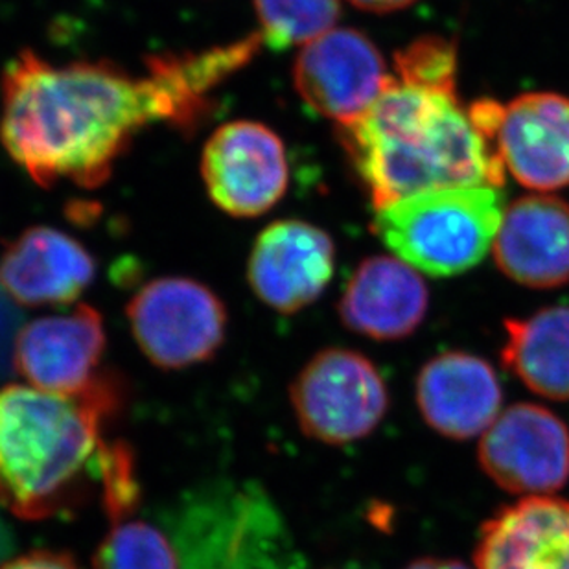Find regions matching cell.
<instances>
[{
	"mask_svg": "<svg viewBox=\"0 0 569 569\" xmlns=\"http://www.w3.org/2000/svg\"><path fill=\"white\" fill-rule=\"evenodd\" d=\"M476 569H569V501L531 496L485 521Z\"/></svg>",
	"mask_w": 569,
	"mask_h": 569,
	"instance_id": "17",
	"label": "cell"
},
{
	"mask_svg": "<svg viewBox=\"0 0 569 569\" xmlns=\"http://www.w3.org/2000/svg\"><path fill=\"white\" fill-rule=\"evenodd\" d=\"M333 569H350V568H333Z\"/></svg>",
	"mask_w": 569,
	"mask_h": 569,
	"instance_id": "27",
	"label": "cell"
},
{
	"mask_svg": "<svg viewBox=\"0 0 569 569\" xmlns=\"http://www.w3.org/2000/svg\"><path fill=\"white\" fill-rule=\"evenodd\" d=\"M430 291L400 258L371 257L358 266L338 305L345 327L375 341L406 339L425 322Z\"/></svg>",
	"mask_w": 569,
	"mask_h": 569,
	"instance_id": "15",
	"label": "cell"
},
{
	"mask_svg": "<svg viewBox=\"0 0 569 569\" xmlns=\"http://www.w3.org/2000/svg\"><path fill=\"white\" fill-rule=\"evenodd\" d=\"M94 569H179L178 551L159 527L148 521L114 523L103 538Z\"/></svg>",
	"mask_w": 569,
	"mask_h": 569,
	"instance_id": "20",
	"label": "cell"
},
{
	"mask_svg": "<svg viewBox=\"0 0 569 569\" xmlns=\"http://www.w3.org/2000/svg\"><path fill=\"white\" fill-rule=\"evenodd\" d=\"M360 10L372 11V13H389V11L403 10L415 4L417 0H349Z\"/></svg>",
	"mask_w": 569,
	"mask_h": 569,
	"instance_id": "24",
	"label": "cell"
},
{
	"mask_svg": "<svg viewBox=\"0 0 569 569\" xmlns=\"http://www.w3.org/2000/svg\"><path fill=\"white\" fill-rule=\"evenodd\" d=\"M22 313L19 305L11 301L0 286V380L10 375L13 367V350L21 330Z\"/></svg>",
	"mask_w": 569,
	"mask_h": 569,
	"instance_id": "22",
	"label": "cell"
},
{
	"mask_svg": "<svg viewBox=\"0 0 569 569\" xmlns=\"http://www.w3.org/2000/svg\"><path fill=\"white\" fill-rule=\"evenodd\" d=\"M297 425L322 445L371 436L389 411L386 378L367 356L350 349L317 352L290 387Z\"/></svg>",
	"mask_w": 569,
	"mask_h": 569,
	"instance_id": "5",
	"label": "cell"
},
{
	"mask_svg": "<svg viewBox=\"0 0 569 569\" xmlns=\"http://www.w3.org/2000/svg\"><path fill=\"white\" fill-rule=\"evenodd\" d=\"M415 398L431 430L451 441H468L483 436L500 417L503 389L489 361L448 350L420 369Z\"/></svg>",
	"mask_w": 569,
	"mask_h": 569,
	"instance_id": "13",
	"label": "cell"
},
{
	"mask_svg": "<svg viewBox=\"0 0 569 569\" xmlns=\"http://www.w3.org/2000/svg\"><path fill=\"white\" fill-rule=\"evenodd\" d=\"M391 78L377 44L355 28H333L305 44L293 67L302 102L336 126L366 114Z\"/></svg>",
	"mask_w": 569,
	"mask_h": 569,
	"instance_id": "10",
	"label": "cell"
},
{
	"mask_svg": "<svg viewBox=\"0 0 569 569\" xmlns=\"http://www.w3.org/2000/svg\"><path fill=\"white\" fill-rule=\"evenodd\" d=\"M336 131L377 210L415 193L462 184L500 189L506 181L495 146L479 133L457 89L392 76L366 114Z\"/></svg>",
	"mask_w": 569,
	"mask_h": 569,
	"instance_id": "3",
	"label": "cell"
},
{
	"mask_svg": "<svg viewBox=\"0 0 569 569\" xmlns=\"http://www.w3.org/2000/svg\"><path fill=\"white\" fill-rule=\"evenodd\" d=\"M117 372L76 397L32 386L0 389V506L22 520L72 515L98 495L111 520L140 500L133 451L106 430L124 409Z\"/></svg>",
	"mask_w": 569,
	"mask_h": 569,
	"instance_id": "2",
	"label": "cell"
},
{
	"mask_svg": "<svg viewBox=\"0 0 569 569\" xmlns=\"http://www.w3.org/2000/svg\"><path fill=\"white\" fill-rule=\"evenodd\" d=\"M6 549H8V535H6L4 529L0 526V557L6 553Z\"/></svg>",
	"mask_w": 569,
	"mask_h": 569,
	"instance_id": "26",
	"label": "cell"
},
{
	"mask_svg": "<svg viewBox=\"0 0 569 569\" xmlns=\"http://www.w3.org/2000/svg\"><path fill=\"white\" fill-rule=\"evenodd\" d=\"M106 327L100 313L81 305L67 316H49L19 330L13 367L39 391L76 397L102 378Z\"/></svg>",
	"mask_w": 569,
	"mask_h": 569,
	"instance_id": "11",
	"label": "cell"
},
{
	"mask_svg": "<svg viewBox=\"0 0 569 569\" xmlns=\"http://www.w3.org/2000/svg\"><path fill=\"white\" fill-rule=\"evenodd\" d=\"M478 459L510 495H551L569 479L568 426L543 406L515 403L481 436Z\"/></svg>",
	"mask_w": 569,
	"mask_h": 569,
	"instance_id": "9",
	"label": "cell"
},
{
	"mask_svg": "<svg viewBox=\"0 0 569 569\" xmlns=\"http://www.w3.org/2000/svg\"><path fill=\"white\" fill-rule=\"evenodd\" d=\"M397 78L419 86L457 89L456 44L441 36L415 39L395 56Z\"/></svg>",
	"mask_w": 569,
	"mask_h": 569,
	"instance_id": "21",
	"label": "cell"
},
{
	"mask_svg": "<svg viewBox=\"0 0 569 569\" xmlns=\"http://www.w3.org/2000/svg\"><path fill=\"white\" fill-rule=\"evenodd\" d=\"M262 43L251 33L201 52L150 56L142 74L106 60L52 64L22 50L2 74L0 140L39 187L97 189L146 128L198 131L216 89Z\"/></svg>",
	"mask_w": 569,
	"mask_h": 569,
	"instance_id": "1",
	"label": "cell"
},
{
	"mask_svg": "<svg viewBox=\"0 0 569 569\" xmlns=\"http://www.w3.org/2000/svg\"><path fill=\"white\" fill-rule=\"evenodd\" d=\"M468 113L518 183L540 192L568 187V97L527 92L507 106L478 100L468 106Z\"/></svg>",
	"mask_w": 569,
	"mask_h": 569,
	"instance_id": "7",
	"label": "cell"
},
{
	"mask_svg": "<svg viewBox=\"0 0 569 569\" xmlns=\"http://www.w3.org/2000/svg\"><path fill=\"white\" fill-rule=\"evenodd\" d=\"M336 246L327 231L301 220L266 227L249 257L251 290L266 307L297 313L321 297L332 280Z\"/></svg>",
	"mask_w": 569,
	"mask_h": 569,
	"instance_id": "12",
	"label": "cell"
},
{
	"mask_svg": "<svg viewBox=\"0 0 569 569\" xmlns=\"http://www.w3.org/2000/svg\"><path fill=\"white\" fill-rule=\"evenodd\" d=\"M495 258L510 280L527 288L569 282V204L555 196H526L506 207Z\"/></svg>",
	"mask_w": 569,
	"mask_h": 569,
	"instance_id": "16",
	"label": "cell"
},
{
	"mask_svg": "<svg viewBox=\"0 0 569 569\" xmlns=\"http://www.w3.org/2000/svg\"><path fill=\"white\" fill-rule=\"evenodd\" d=\"M201 176L210 199L227 214H266L288 189L290 168L284 142L260 122H229L207 140Z\"/></svg>",
	"mask_w": 569,
	"mask_h": 569,
	"instance_id": "8",
	"label": "cell"
},
{
	"mask_svg": "<svg viewBox=\"0 0 569 569\" xmlns=\"http://www.w3.org/2000/svg\"><path fill=\"white\" fill-rule=\"evenodd\" d=\"M94 277L89 249L52 227H30L0 254V286L19 307L70 305Z\"/></svg>",
	"mask_w": 569,
	"mask_h": 569,
	"instance_id": "14",
	"label": "cell"
},
{
	"mask_svg": "<svg viewBox=\"0 0 569 569\" xmlns=\"http://www.w3.org/2000/svg\"><path fill=\"white\" fill-rule=\"evenodd\" d=\"M260 38L274 50L308 44L333 30L341 0H254Z\"/></svg>",
	"mask_w": 569,
	"mask_h": 569,
	"instance_id": "19",
	"label": "cell"
},
{
	"mask_svg": "<svg viewBox=\"0 0 569 569\" xmlns=\"http://www.w3.org/2000/svg\"><path fill=\"white\" fill-rule=\"evenodd\" d=\"M506 212L498 187L462 184L378 210L375 231L397 258L433 277L465 273L495 246Z\"/></svg>",
	"mask_w": 569,
	"mask_h": 569,
	"instance_id": "4",
	"label": "cell"
},
{
	"mask_svg": "<svg viewBox=\"0 0 569 569\" xmlns=\"http://www.w3.org/2000/svg\"><path fill=\"white\" fill-rule=\"evenodd\" d=\"M503 366L538 397L569 400V307L507 319Z\"/></svg>",
	"mask_w": 569,
	"mask_h": 569,
	"instance_id": "18",
	"label": "cell"
},
{
	"mask_svg": "<svg viewBox=\"0 0 569 569\" xmlns=\"http://www.w3.org/2000/svg\"><path fill=\"white\" fill-rule=\"evenodd\" d=\"M142 355L162 371L212 360L226 343L229 316L209 286L187 277H162L142 286L128 305Z\"/></svg>",
	"mask_w": 569,
	"mask_h": 569,
	"instance_id": "6",
	"label": "cell"
},
{
	"mask_svg": "<svg viewBox=\"0 0 569 569\" xmlns=\"http://www.w3.org/2000/svg\"><path fill=\"white\" fill-rule=\"evenodd\" d=\"M403 569H472L468 568L465 562L456 559H436V557H428V559L413 560L411 565L406 566Z\"/></svg>",
	"mask_w": 569,
	"mask_h": 569,
	"instance_id": "25",
	"label": "cell"
},
{
	"mask_svg": "<svg viewBox=\"0 0 569 569\" xmlns=\"http://www.w3.org/2000/svg\"><path fill=\"white\" fill-rule=\"evenodd\" d=\"M0 569H81L69 555L56 551H33L22 555L19 559L10 560Z\"/></svg>",
	"mask_w": 569,
	"mask_h": 569,
	"instance_id": "23",
	"label": "cell"
}]
</instances>
